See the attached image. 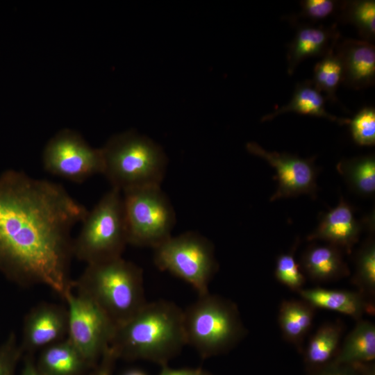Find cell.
Segmentation results:
<instances>
[{
    "label": "cell",
    "mask_w": 375,
    "mask_h": 375,
    "mask_svg": "<svg viewBox=\"0 0 375 375\" xmlns=\"http://www.w3.org/2000/svg\"><path fill=\"white\" fill-rule=\"evenodd\" d=\"M88 210L60 184L8 170L0 176V267L63 297L72 285L71 232Z\"/></svg>",
    "instance_id": "cell-1"
},
{
    "label": "cell",
    "mask_w": 375,
    "mask_h": 375,
    "mask_svg": "<svg viewBox=\"0 0 375 375\" xmlns=\"http://www.w3.org/2000/svg\"><path fill=\"white\" fill-rule=\"evenodd\" d=\"M185 344L183 310L173 302L158 300L147 302L117 327L109 347L117 358L147 360L163 366Z\"/></svg>",
    "instance_id": "cell-2"
},
{
    "label": "cell",
    "mask_w": 375,
    "mask_h": 375,
    "mask_svg": "<svg viewBox=\"0 0 375 375\" xmlns=\"http://www.w3.org/2000/svg\"><path fill=\"white\" fill-rule=\"evenodd\" d=\"M72 285L91 299L115 328L133 317L147 303L142 269L122 257L88 264Z\"/></svg>",
    "instance_id": "cell-3"
},
{
    "label": "cell",
    "mask_w": 375,
    "mask_h": 375,
    "mask_svg": "<svg viewBox=\"0 0 375 375\" xmlns=\"http://www.w3.org/2000/svg\"><path fill=\"white\" fill-rule=\"evenodd\" d=\"M103 174L112 188L122 192L160 186L167 158L150 138L129 131L111 137L101 148Z\"/></svg>",
    "instance_id": "cell-4"
},
{
    "label": "cell",
    "mask_w": 375,
    "mask_h": 375,
    "mask_svg": "<svg viewBox=\"0 0 375 375\" xmlns=\"http://www.w3.org/2000/svg\"><path fill=\"white\" fill-rule=\"evenodd\" d=\"M183 329L186 344L203 358L228 352L246 333L237 306L209 292L183 310Z\"/></svg>",
    "instance_id": "cell-5"
},
{
    "label": "cell",
    "mask_w": 375,
    "mask_h": 375,
    "mask_svg": "<svg viewBox=\"0 0 375 375\" xmlns=\"http://www.w3.org/2000/svg\"><path fill=\"white\" fill-rule=\"evenodd\" d=\"M81 223L73 241V255L88 265L122 257L128 243L121 191L111 188Z\"/></svg>",
    "instance_id": "cell-6"
},
{
    "label": "cell",
    "mask_w": 375,
    "mask_h": 375,
    "mask_svg": "<svg viewBox=\"0 0 375 375\" xmlns=\"http://www.w3.org/2000/svg\"><path fill=\"white\" fill-rule=\"evenodd\" d=\"M154 249L156 267L190 284L199 295L208 292L218 264L212 243L198 233L171 236Z\"/></svg>",
    "instance_id": "cell-7"
},
{
    "label": "cell",
    "mask_w": 375,
    "mask_h": 375,
    "mask_svg": "<svg viewBox=\"0 0 375 375\" xmlns=\"http://www.w3.org/2000/svg\"><path fill=\"white\" fill-rule=\"evenodd\" d=\"M122 195L128 244L154 249L172 236L176 214L160 186L130 190Z\"/></svg>",
    "instance_id": "cell-8"
},
{
    "label": "cell",
    "mask_w": 375,
    "mask_h": 375,
    "mask_svg": "<svg viewBox=\"0 0 375 375\" xmlns=\"http://www.w3.org/2000/svg\"><path fill=\"white\" fill-rule=\"evenodd\" d=\"M68 306V340L89 363L108 349L115 327L101 309L72 285L62 297Z\"/></svg>",
    "instance_id": "cell-9"
},
{
    "label": "cell",
    "mask_w": 375,
    "mask_h": 375,
    "mask_svg": "<svg viewBox=\"0 0 375 375\" xmlns=\"http://www.w3.org/2000/svg\"><path fill=\"white\" fill-rule=\"evenodd\" d=\"M42 164L47 172L75 183L102 174L103 170L101 148L92 147L80 134L68 128L60 131L48 141L42 153Z\"/></svg>",
    "instance_id": "cell-10"
},
{
    "label": "cell",
    "mask_w": 375,
    "mask_h": 375,
    "mask_svg": "<svg viewBox=\"0 0 375 375\" xmlns=\"http://www.w3.org/2000/svg\"><path fill=\"white\" fill-rule=\"evenodd\" d=\"M247 149L268 162L276 170L274 179L278 181V188L270 197L271 201L301 194L316 197L319 170L315 164V157L301 158L285 152L269 151L256 142H249Z\"/></svg>",
    "instance_id": "cell-11"
},
{
    "label": "cell",
    "mask_w": 375,
    "mask_h": 375,
    "mask_svg": "<svg viewBox=\"0 0 375 375\" xmlns=\"http://www.w3.org/2000/svg\"><path fill=\"white\" fill-rule=\"evenodd\" d=\"M369 221V216L362 222L356 219L353 208L340 197L336 207L321 215L318 226L307 240L326 241L350 254Z\"/></svg>",
    "instance_id": "cell-12"
},
{
    "label": "cell",
    "mask_w": 375,
    "mask_h": 375,
    "mask_svg": "<svg viewBox=\"0 0 375 375\" xmlns=\"http://www.w3.org/2000/svg\"><path fill=\"white\" fill-rule=\"evenodd\" d=\"M67 328V311L53 304L40 305L26 319L24 344L30 350L51 345L61 339Z\"/></svg>",
    "instance_id": "cell-13"
},
{
    "label": "cell",
    "mask_w": 375,
    "mask_h": 375,
    "mask_svg": "<svg viewBox=\"0 0 375 375\" xmlns=\"http://www.w3.org/2000/svg\"><path fill=\"white\" fill-rule=\"evenodd\" d=\"M343 69L342 82L354 89L372 85L375 78V48L366 40L348 39L338 47Z\"/></svg>",
    "instance_id": "cell-14"
},
{
    "label": "cell",
    "mask_w": 375,
    "mask_h": 375,
    "mask_svg": "<svg viewBox=\"0 0 375 375\" xmlns=\"http://www.w3.org/2000/svg\"><path fill=\"white\" fill-rule=\"evenodd\" d=\"M303 300L316 308L344 314L356 321L365 313L374 312V306L365 295L358 292L329 290L319 287L303 288L299 292Z\"/></svg>",
    "instance_id": "cell-15"
},
{
    "label": "cell",
    "mask_w": 375,
    "mask_h": 375,
    "mask_svg": "<svg viewBox=\"0 0 375 375\" xmlns=\"http://www.w3.org/2000/svg\"><path fill=\"white\" fill-rule=\"evenodd\" d=\"M299 265L303 273L318 283L336 281L350 274L342 250L330 244L308 247L303 253Z\"/></svg>",
    "instance_id": "cell-16"
},
{
    "label": "cell",
    "mask_w": 375,
    "mask_h": 375,
    "mask_svg": "<svg viewBox=\"0 0 375 375\" xmlns=\"http://www.w3.org/2000/svg\"><path fill=\"white\" fill-rule=\"evenodd\" d=\"M338 33L331 28H301L291 42L288 52V72L292 74L297 65L308 57L324 56L334 47Z\"/></svg>",
    "instance_id": "cell-17"
},
{
    "label": "cell",
    "mask_w": 375,
    "mask_h": 375,
    "mask_svg": "<svg viewBox=\"0 0 375 375\" xmlns=\"http://www.w3.org/2000/svg\"><path fill=\"white\" fill-rule=\"evenodd\" d=\"M375 359V326L370 321H357L346 336L331 362L338 365L369 363Z\"/></svg>",
    "instance_id": "cell-18"
},
{
    "label": "cell",
    "mask_w": 375,
    "mask_h": 375,
    "mask_svg": "<svg viewBox=\"0 0 375 375\" xmlns=\"http://www.w3.org/2000/svg\"><path fill=\"white\" fill-rule=\"evenodd\" d=\"M315 308L304 300H285L281 303L278 322L283 338L301 347L310 331Z\"/></svg>",
    "instance_id": "cell-19"
},
{
    "label": "cell",
    "mask_w": 375,
    "mask_h": 375,
    "mask_svg": "<svg viewBox=\"0 0 375 375\" xmlns=\"http://www.w3.org/2000/svg\"><path fill=\"white\" fill-rule=\"evenodd\" d=\"M343 326L338 322L322 325L305 350L307 366L316 371L331 362L339 350Z\"/></svg>",
    "instance_id": "cell-20"
},
{
    "label": "cell",
    "mask_w": 375,
    "mask_h": 375,
    "mask_svg": "<svg viewBox=\"0 0 375 375\" xmlns=\"http://www.w3.org/2000/svg\"><path fill=\"white\" fill-rule=\"evenodd\" d=\"M324 102V97L315 88L312 81H305L297 86L289 103L265 115L262 121H269L281 114L293 111L302 115L324 117L340 124L349 123V119L338 118L329 114L325 109Z\"/></svg>",
    "instance_id": "cell-21"
},
{
    "label": "cell",
    "mask_w": 375,
    "mask_h": 375,
    "mask_svg": "<svg viewBox=\"0 0 375 375\" xmlns=\"http://www.w3.org/2000/svg\"><path fill=\"white\" fill-rule=\"evenodd\" d=\"M350 190L358 195L370 197L375 192V157L370 154L343 159L336 166Z\"/></svg>",
    "instance_id": "cell-22"
},
{
    "label": "cell",
    "mask_w": 375,
    "mask_h": 375,
    "mask_svg": "<svg viewBox=\"0 0 375 375\" xmlns=\"http://www.w3.org/2000/svg\"><path fill=\"white\" fill-rule=\"evenodd\" d=\"M87 363L67 339L46 347L41 355L40 368L47 375H74Z\"/></svg>",
    "instance_id": "cell-23"
},
{
    "label": "cell",
    "mask_w": 375,
    "mask_h": 375,
    "mask_svg": "<svg viewBox=\"0 0 375 375\" xmlns=\"http://www.w3.org/2000/svg\"><path fill=\"white\" fill-rule=\"evenodd\" d=\"M358 249L355 256V272L352 283L368 299L375 295V241L372 233Z\"/></svg>",
    "instance_id": "cell-24"
},
{
    "label": "cell",
    "mask_w": 375,
    "mask_h": 375,
    "mask_svg": "<svg viewBox=\"0 0 375 375\" xmlns=\"http://www.w3.org/2000/svg\"><path fill=\"white\" fill-rule=\"evenodd\" d=\"M342 79V65L333 47L316 64L312 82L318 91L324 92L327 98L335 100V92Z\"/></svg>",
    "instance_id": "cell-25"
},
{
    "label": "cell",
    "mask_w": 375,
    "mask_h": 375,
    "mask_svg": "<svg viewBox=\"0 0 375 375\" xmlns=\"http://www.w3.org/2000/svg\"><path fill=\"white\" fill-rule=\"evenodd\" d=\"M344 17L354 24L360 35L366 41H371L375 35L374 1H356L346 3Z\"/></svg>",
    "instance_id": "cell-26"
},
{
    "label": "cell",
    "mask_w": 375,
    "mask_h": 375,
    "mask_svg": "<svg viewBox=\"0 0 375 375\" xmlns=\"http://www.w3.org/2000/svg\"><path fill=\"white\" fill-rule=\"evenodd\" d=\"M299 243L297 239L290 252L278 256L274 271L275 277L281 283L297 292L303 288L306 283L304 273L294 258Z\"/></svg>",
    "instance_id": "cell-27"
},
{
    "label": "cell",
    "mask_w": 375,
    "mask_h": 375,
    "mask_svg": "<svg viewBox=\"0 0 375 375\" xmlns=\"http://www.w3.org/2000/svg\"><path fill=\"white\" fill-rule=\"evenodd\" d=\"M355 142L361 146L375 144V110L366 107L360 110L348 123Z\"/></svg>",
    "instance_id": "cell-28"
},
{
    "label": "cell",
    "mask_w": 375,
    "mask_h": 375,
    "mask_svg": "<svg viewBox=\"0 0 375 375\" xmlns=\"http://www.w3.org/2000/svg\"><path fill=\"white\" fill-rule=\"evenodd\" d=\"M336 4L332 0H305L301 2V14L312 19H322L333 12Z\"/></svg>",
    "instance_id": "cell-29"
},
{
    "label": "cell",
    "mask_w": 375,
    "mask_h": 375,
    "mask_svg": "<svg viewBox=\"0 0 375 375\" xmlns=\"http://www.w3.org/2000/svg\"><path fill=\"white\" fill-rule=\"evenodd\" d=\"M315 375H374L365 364L353 365L330 362L316 370Z\"/></svg>",
    "instance_id": "cell-30"
},
{
    "label": "cell",
    "mask_w": 375,
    "mask_h": 375,
    "mask_svg": "<svg viewBox=\"0 0 375 375\" xmlns=\"http://www.w3.org/2000/svg\"><path fill=\"white\" fill-rule=\"evenodd\" d=\"M116 358L115 355L108 348L102 356L99 367L92 375H112V367Z\"/></svg>",
    "instance_id": "cell-31"
},
{
    "label": "cell",
    "mask_w": 375,
    "mask_h": 375,
    "mask_svg": "<svg viewBox=\"0 0 375 375\" xmlns=\"http://www.w3.org/2000/svg\"><path fill=\"white\" fill-rule=\"evenodd\" d=\"M199 368L197 369H171L167 365L163 367L158 375H197Z\"/></svg>",
    "instance_id": "cell-32"
},
{
    "label": "cell",
    "mask_w": 375,
    "mask_h": 375,
    "mask_svg": "<svg viewBox=\"0 0 375 375\" xmlns=\"http://www.w3.org/2000/svg\"><path fill=\"white\" fill-rule=\"evenodd\" d=\"M8 354L0 353V375H10V363Z\"/></svg>",
    "instance_id": "cell-33"
},
{
    "label": "cell",
    "mask_w": 375,
    "mask_h": 375,
    "mask_svg": "<svg viewBox=\"0 0 375 375\" xmlns=\"http://www.w3.org/2000/svg\"><path fill=\"white\" fill-rule=\"evenodd\" d=\"M22 375H47L42 372L40 369L36 368L31 362H28L23 372Z\"/></svg>",
    "instance_id": "cell-34"
},
{
    "label": "cell",
    "mask_w": 375,
    "mask_h": 375,
    "mask_svg": "<svg viewBox=\"0 0 375 375\" xmlns=\"http://www.w3.org/2000/svg\"><path fill=\"white\" fill-rule=\"evenodd\" d=\"M123 375H147L142 371L138 369H131L125 372Z\"/></svg>",
    "instance_id": "cell-35"
},
{
    "label": "cell",
    "mask_w": 375,
    "mask_h": 375,
    "mask_svg": "<svg viewBox=\"0 0 375 375\" xmlns=\"http://www.w3.org/2000/svg\"><path fill=\"white\" fill-rule=\"evenodd\" d=\"M197 375H212V374L203 371L201 369H199V371Z\"/></svg>",
    "instance_id": "cell-36"
}]
</instances>
